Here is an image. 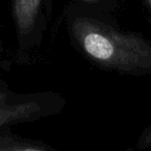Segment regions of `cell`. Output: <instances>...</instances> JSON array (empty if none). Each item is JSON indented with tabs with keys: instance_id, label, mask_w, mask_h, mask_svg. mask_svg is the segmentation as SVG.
<instances>
[{
	"instance_id": "8",
	"label": "cell",
	"mask_w": 151,
	"mask_h": 151,
	"mask_svg": "<svg viewBox=\"0 0 151 151\" xmlns=\"http://www.w3.org/2000/svg\"><path fill=\"white\" fill-rule=\"evenodd\" d=\"M12 62L13 61L9 60L5 57V49L4 46H3L2 40H0V67L3 69H9L12 65Z\"/></svg>"
},
{
	"instance_id": "7",
	"label": "cell",
	"mask_w": 151,
	"mask_h": 151,
	"mask_svg": "<svg viewBox=\"0 0 151 151\" xmlns=\"http://www.w3.org/2000/svg\"><path fill=\"white\" fill-rule=\"evenodd\" d=\"M16 94H17V92L12 90L6 83L0 81V101H6V99L15 96Z\"/></svg>"
},
{
	"instance_id": "5",
	"label": "cell",
	"mask_w": 151,
	"mask_h": 151,
	"mask_svg": "<svg viewBox=\"0 0 151 151\" xmlns=\"http://www.w3.org/2000/svg\"><path fill=\"white\" fill-rule=\"evenodd\" d=\"M69 2L101 17L117 21L122 0H70Z\"/></svg>"
},
{
	"instance_id": "1",
	"label": "cell",
	"mask_w": 151,
	"mask_h": 151,
	"mask_svg": "<svg viewBox=\"0 0 151 151\" xmlns=\"http://www.w3.org/2000/svg\"><path fill=\"white\" fill-rule=\"evenodd\" d=\"M62 19L71 46L91 65L122 76H151V40L144 34L70 2Z\"/></svg>"
},
{
	"instance_id": "3",
	"label": "cell",
	"mask_w": 151,
	"mask_h": 151,
	"mask_svg": "<svg viewBox=\"0 0 151 151\" xmlns=\"http://www.w3.org/2000/svg\"><path fill=\"white\" fill-rule=\"evenodd\" d=\"M66 99L55 91L19 93L0 101V127H13L60 114Z\"/></svg>"
},
{
	"instance_id": "6",
	"label": "cell",
	"mask_w": 151,
	"mask_h": 151,
	"mask_svg": "<svg viewBox=\"0 0 151 151\" xmlns=\"http://www.w3.org/2000/svg\"><path fill=\"white\" fill-rule=\"evenodd\" d=\"M134 148L139 151H144L151 148V124L142 130L136 141Z\"/></svg>"
},
{
	"instance_id": "4",
	"label": "cell",
	"mask_w": 151,
	"mask_h": 151,
	"mask_svg": "<svg viewBox=\"0 0 151 151\" xmlns=\"http://www.w3.org/2000/svg\"><path fill=\"white\" fill-rule=\"evenodd\" d=\"M48 143L25 138L12 130V127H0V151H55Z\"/></svg>"
},
{
	"instance_id": "2",
	"label": "cell",
	"mask_w": 151,
	"mask_h": 151,
	"mask_svg": "<svg viewBox=\"0 0 151 151\" xmlns=\"http://www.w3.org/2000/svg\"><path fill=\"white\" fill-rule=\"evenodd\" d=\"M55 0H11L16 33L13 62L33 65L42 58V48L53 20Z\"/></svg>"
},
{
	"instance_id": "9",
	"label": "cell",
	"mask_w": 151,
	"mask_h": 151,
	"mask_svg": "<svg viewBox=\"0 0 151 151\" xmlns=\"http://www.w3.org/2000/svg\"><path fill=\"white\" fill-rule=\"evenodd\" d=\"M142 4L145 9V12L151 19V0H142Z\"/></svg>"
}]
</instances>
